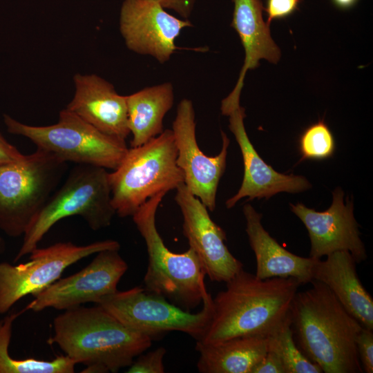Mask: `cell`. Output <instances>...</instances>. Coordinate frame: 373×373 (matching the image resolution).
<instances>
[{
	"mask_svg": "<svg viewBox=\"0 0 373 373\" xmlns=\"http://www.w3.org/2000/svg\"><path fill=\"white\" fill-rule=\"evenodd\" d=\"M251 373H286L279 356L274 352L268 350L264 357L254 367Z\"/></svg>",
	"mask_w": 373,
	"mask_h": 373,
	"instance_id": "cell-29",
	"label": "cell"
},
{
	"mask_svg": "<svg viewBox=\"0 0 373 373\" xmlns=\"http://www.w3.org/2000/svg\"><path fill=\"white\" fill-rule=\"evenodd\" d=\"M119 250L97 252L93 260L79 271L58 279L32 295L34 299L25 308L33 312L50 307L66 310L86 303L96 304L103 297L115 292L128 269Z\"/></svg>",
	"mask_w": 373,
	"mask_h": 373,
	"instance_id": "cell-11",
	"label": "cell"
},
{
	"mask_svg": "<svg viewBox=\"0 0 373 373\" xmlns=\"http://www.w3.org/2000/svg\"><path fill=\"white\" fill-rule=\"evenodd\" d=\"M126 99L131 147L141 146L164 131V117L174 102L171 82L146 87Z\"/></svg>",
	"mask_w": 373,
	"mask_h": 373,
	"instance_id": "cell-22",
	"label": "cell"
},
{
	"mask_svg": "<svg viewBox=\"0 0 373 373\" xmlns=\"http://www.w3.org/2000/svg\"><path fill=\"white\" fill-rule=\"evenodd\" d=\"M108 174L102 167L77 164L29 224L14 262L38 247L48 231L66 217L81 216L94 231L110 226L116 211Z\"/></svg>",
	"mask_w": 373,
	"mask_h": 373,
	"instance_id": "cell-5",
	"label": "cell"
},
{
	"mask_svg": "<svg viewBox=\"0 0 373 373\" xmlns=\"http://www.w3.org/2000/svg\"><path fill=\"white\" fill-rule=\"evenodd\" d=\"M26 309L12 312L0 321V373H73L76 362L66 355L50 361L28 358L17 359L10 356L9 345L15 321Z\"/></svg>",
	"mask_w": 373,
	"mask_h": 373,
	"instance_id": "cell-23",
	"label": "cell"
},
{
	"mask_svg": "<svg viewBox=\"0 0 373 373\" xmlns=\"http://www.w3.org/2000/svg\"><path fill=\"white\" fill-rule=\"evenodd\" d=\"M326 257L314 263L312 280L325 284L363 327L373 330V299L357 275V263L352 256L339 251Z\"/></svg>",
	"mask_w": 373,
	"mask_h": 373,
	"instance_id": "cell-20",
	"label": "cell"
},
{
	"mask_svg": "<svg viewBox=\"0 0 373 373\" xmlns=\"http://www.w3.org/2000/svg\"><path fill=\"white\" fill-rule=\"evenodd\" d=\"M267 337L239 336L216 343L196 341L201 373H251L267 352Z\"/></svg>",
	"mask_w": 373,
	"mask_h": 373,
	"instance_id": "cell-21",
	"label": "cell"
},
{
	"mask_svg": "<svg viewBox=\"0 0 373 373\" xmlns=\"http://www.w3.org/2000/svg\"><path fill=\"white\" fill-rule=\"evenodd\" d=\"M4 242L1 237L0 236V254L4 250Z\"/></svg>",
	"mask_w": 373,
	"mask_h": 373,
	"instance_id": "cell-33",
	"label": "cell"
},
{
	"mask_svg": "<svg viewBox=\"0 0 373 373\" xmlns=\"http://www.w3.org/2000/svg\"><path fill=\"white\" fill-rule=\"evenodd\" d=\"M229 128L240 146L243 164L244 175L242 184L236 195L226 201V207L231 209L242 198H269L280 193H298L311 187L303 176L285 175L275 171L258 155L247 134L244 118L245 108L238 105L229 113Z\"/></svg>",
	"mask_w": 373,
	"mask_h": 373,
	"instance_id": "cell-16",
	"label": "cell"
},
{
	"mask_svg": "<svg viewBox=\"0 0 373 373\" xmlns=\"http://www.w3.org/2000/svg\"><path fill=\"white\" fill-rule=\"evenodd\" d=\"M233 11L231 26L238 33L245 57L238 82L231 93L221 103V111L240 104L244 79L248 70L255 69L264 59L277 64L281 52L272 39L269 26L264 21V6L261 0H231Z\"/></svg>",
	"mask_w": 373,
	"mask_h": 373,
	"instance_id": "cell-18",
	"label": "cell"
},
{
	"mask_svg": "<svg viewBox=\"0 0 373 373\" xmlns=\"http://www.w3.org/2000/svg\"><path fill=\"white\" fill-rule=\"evenodd\" d=\"M243 213L246 233L256 260L255 275L260 279L291 277L300 284L310 283L318 259L297 256L282 247L264 229L262 215L250 204L244 205Z\"/></svg>",
	"mask_w": 373,
	"mask_h": 373,
	"instance_id": "cell-19",
	"label": "cell"
},
{
	"mask_svg": "<svg viewBox=\"0 0 373 373\" xmlns=\"http://www.w3.org/2000/svg\"><path fill=\"white\" fill-rule=\"evenodd\" d=\"M373 330L363 327L357 340L356 347L363 372H373Z\"/></svg>",
	"mask_w": 373,
	"mask_h": 373,
	"instance_id": "cell-27",
	"label": "cell"
},
{
	"mask_svg": "<svg viewBox=\"0 0 373 373\" xmlns=\"http://www.w3.org/2000/svg\"><path fill=\"white\" fill-rule=\"evenodd\" d=\"M213 298V314L202 343L239 336H269L291 323L292 303L301 285L294 278L260 279L245 271Z\"/></svg>",
	"mask_w": 373,
	"mask_h": 373,
	"instance_id": "cell-1",
	"label": "cell"
},
{
	"mask_svg": "<svg viewBox=\"0 0 373 373\" xmlns=\"http://www.w3.org/2000/svg\"><path fill=\"white\" fill-rule=\"evenodd\" d=\"M331 206L325 211H316L302 203L290 204L291 211L305 226L310 239L309 257L321 259L339 251H349L356 263L367 258L358 224L354 216L353 203L336 188L332 193Z\"/></svg>",
	"mask_w": 373,
	"mask_h": 373,
	"instance_id": "cell-15",
	"label": "cell"
},
{
	"mask_svg": "<svg viewBox=\"0 0 373 373\" xmlns=\"http://www.w3.org/2000/svg\"><path fill=\"white\" fill-rule=\"evenodd\" d=\"M48 341L86 368L82 372H117L151 346L153 339L119 321L101 306L75 307L53 321Z\"/></svg>",
	"mask_w": 373,
	"mask_h": 373,
	"instance_id": "cell-3",
	"label": "cell"
},
{
	"mask_svg": "<svg viewBox=\"0 0 373 373\" xmlns=\"http://www.w3.org/2000/svg\"><path fill=\"white\" fill-rule=\"evenodd\" d=\"M300 0H267L264 11L267 13V23L274 20L285 19L298 9Z\"/></svg>",
	"mask_w": 373,
	"mask_h": 373,
	"instance_id": "cell-28",
	"label": "cell"
},
{
	"mask_svg": "<svg viewBox=\"0 0 373 373\" xmlns=\"http://www.w3.org/2000/svg\"><path fill=\"white\" fill-rule=\"evenodd\" d=\"M177 156L171 129L141 146L128 148L118 167L108 174L116 214L133 216L151 197L183 184L184 173L177 164Z\"/></svg>",
	"mask_w": 373,
	"mask_h": 373,
	"instance_id": "cell-6",
	"label": "cell"
},
{
	"mask_svg": "<svg viewBox=\"0 0 373 373\" xmlns=\"http://www.w3.org/2000/svg\"><path fill=\"white\" fill-rule=\"evenodd\" d=\"M24 155L0 133V165L17 161L22 159Z\"/></svg>",
	"mask_w": 373,
	"mask_h": 373,
	"instance_id": "cell-31",
	"label": "cell"
},
{
	"mask_svg": "<svg viewBox=\"0 0 373 373\" xmlns=\"http://www.w3.org/2000/svg\"><path fill=\"white\" fill-rule=\"evenodd\" d=\"M75 94L66 109L103 133L126 140L128 127L126 96L97 75L76 74Z\"/></svg>",
	"mask_w": 373,
	"mask_h": 373,
	"instance_id": "cell-17",
	"label": "cell"
},
{
	"mask_svg": "<svg viewBox=\"0 0 373 373\" xmlns=\"http://www.w3.org/2000/svg\"><path fill=\"white\" fill-rule=\"evenodd\" d=\"M166 350L164 347L140 354L138 358L128 366V373H164L165 372L163 363Z\"/></svg>",
	"mask_w": 373,
	"mask_h": 373,
	"instance_id": "cell-26",
	"label": "cell"
},
{
	"mask_svg": "<svg viewBox=\"0 0 373 373\" xmlns=\"http://www.w3.org/2000/svg\"><path fill=\"white\" fill-rule=\"evenodd\" d=\"M7 131L29 139L37 148L47 151L65 162L115 170L128 148L126 140L102 133L66 108L59 112L56 124L31 126L8 115L3 116Z\"/></svg>",
	"mask_w": 373,
	"mask_h": 373,
	"instance_id": "cell-8",
	"label": "cell"
},
{
	"mask_svg": "<svg viewBox=\"0 0 373 373\" xmlns=\"http://www.w3.org/2000/svg\"><path fill=\"white\" fill-rule=\"evenodd\" d=\"M67 163L37 150L17 161L0 165V229L8 236H23L56 190Z\"/></svg>",
	"mask_w": 373,
	"mask_h": 373,
	"instance_id": "cell-7",
	"label": "cell"
},
{
	"mask_svg": "<svg viewBox=\"0 0 373 373\" xmlns=\"http://www.w3.org/2000/svg\"><path fill=\"white\" fill-rule=\"evenodd\" d=\"M298 144L302 160H325L330 157L335 149L334 135L323 119L306 128Z\"/></svg>",
	"mask_w": 373,
	"mask_h": 373,
	"instance_id": "cell-25",
	"label": "cell"
},
{
	"mask_svg": "<svg viewBox=\"0 0 373 373\" xmlns=\"http://www.w3.org/2000/svg\"><path fill=\"white\" fill-rule=\"evenodd\" d=\"M332 1L336 7L347 10L354 6L358 0H332Z\"/></svg>",
	"mask_w": 373,
	"mask_h": 373,
	"instance_id": "cell-32",
	"label": "cell"
},
{
	"mask_svg": "<svg viewBox=\"0 0 373 373\" xmlns=\"http://www.w3.org/2000/svg\"><path fill=\"white\" fill-rule=\"evenodd\" d=\"M114 240L97 241L78 246L59 242L44 248L37 247L29 261L13 265L0 263V314L7 312L23 297L43 290L59 279L66 268L92 254L105 249H119Z\"/></svg>",
	"mask_w": 373,
	"mask_h": 373,
	"instance_id": "cell-10",
	"label": "cell"
},
{
	"mask_svg": "<svg viewBox=\"0 0 373 373\" xmlns=\"http://www.w3.org/2000/svg\"><path fill=\"white\" fill-rule=\"evenodd\" d=\"M290 325L267 336V350L279 356L286 373H323L321 367L299 350L294 340Z\"/></svg>",
	"mask_w": 373,
	"mask_h": 373,
	"instance_id": "cell-24",
	"label": "cell"
},
{
	"mask_svg": "<svg viewBox=\"0 0 373 373\" xmlns=\"http://www.w3.org/2000/svg\"><path fill=\"white\" fill-rule=\"evenodd\" d=\"M202 304L201 310L191 313L141 287L117 290L96 303L126 326L153 340L169 332H181L196 341L203 336L212 317L210 293L204 297Z\"/></svg>",
	"mask_w": 373,
	"mask_h": 373,
	"instance_id": "cell-9",
	"label": "cell"
},
{
	"mask_svg": "<svg viewBox=\"0 0 373 373\" xmlns=\"http://www.w3.org/2000/svg\"><path fill=\"white\" fill-rule=\"evenodd\" d=\"M310 283L292 303L290 326L296 345L324 373H363L356 340L363 327L325 284Z\"/></svg>",
	"mask_w": 373,
	"mask_h": 373,
	"instance_id": "cell-2",
	"label": "cell"
},
{
	"mask_svg": "<svg viewBox=\"0 0 373 373\" xmlns=\"http://www.w3.org/2000/svg\"><path fill=\"white\" fill-rule=\"evenodd\" d=\"M195 117L193 102L182 99L172 125L178 150L177 164L184 173L188 190L210 211L216 209L218 184L227 164L229 139L222 131V146L216 156L206 155L198 146L195 135Z\"/></svg>",
	"mask_w": 373,
	"mask_h": 373,
	"instance_id": "cell-12",
	"label": "cell"
},
{
	"mask_svg": "<svg viewBox=\"0 0 373 373\" xmlns=\"http://www.w3.org/2000/svg\"><path fill=\"white\" fill-rule=\"evenodd\" d=\"M175 201L183 216L182 232L213 282L227 283L243 269L229 251L224 231L211 218L207 208L183 183L176 188Z\"/></svg>",
	"mask_w": 373,
	"mask_h": 373,
	"instance_id": "cell-14",
	"label": "cell"
},
{
	"mask_svg": "<svg viewBox=\"0 0 373 373\" xmlns=\"http://www.w3.org/2000/svg\"><path fill=\"white\" fill-rule=\"evenodd\" d=\"M160 3L164 9L175 11L183 19H188L194 7L195 0H153Z\"/></svg>",
	"mask_w": 373,
	"mask_h": 373,
	"instance_id": "cell-30",
	"label": "cell"
},
{
	"mask_svg": "<svg viewBox=\"0 0 373 373\" xmlns=\"http://www.w3.org/2000/svg\"><path fill=\"white\" fill-rule=\"evenodd\" d=\"M192 26L188 19L171 15L153 0H124L120 8L119 31L127 48L150 55L160 64L179 49L176 39L184 28Z\"/></svg>",
	"mask_w": 373,
	"mask_h": 373,
	"instance_id": "cell-13",
	"label": "cell"
},
{
	"mask_svg": "<svg viewBox=\"0 0 373 373\" xmlns=\"http://www.w3.org/2000/svg\"><path fill=\"white\" fill-rule=\"evenodd\" d=\"M166 194L162 192L151 197L132 216L148 254L144 288L190 312L202 303L208 293L204 283L207 275L191 248L177 254L164 245L156 227L155 216Z\"/></svg>",
	"mask_w": 373,
	"mask_h": 373,
	"instance_id": "cell-4",
	"label": "cell"
}]
</instances>
